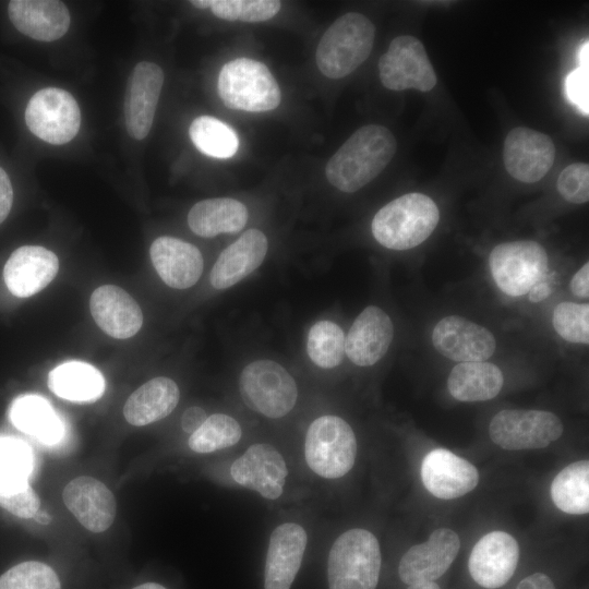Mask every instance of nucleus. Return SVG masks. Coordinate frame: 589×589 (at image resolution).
<instances>
[{
  "label": "nucleus",
  "mask_w": 589,
  "mask_h": 589,
  "mask_svg": "<svg viewBox=\"0 0 589 589\" xmlns=\"http://www.w3.org/2000/svg\"><path fill=\"white\" fill-rule=\"evenodd\" d=\"M397 148L385 127L368 124L358 129L328 160V182L345 193H353L375 179L390 163Z\"/></svg>",
  "instance_id": "f257e3e1"
},
{
  "label": "nucleus",
  "mask_w": 589,
  "mask_h": 589,
  "mask_svg": "<svg viewBox=\"0 0 589 589\" xmlns=\"http://www.w3.org/2000/svg\"><path fill=\"white\" fill-rule=\"evenodd\" d=\"M438 220V207L430 196L407 193L380 208L371 229L374 239L384 248L405 251L424 242Z\"/></svg>",
  "instance_id": "f03ea898"
},
{
  "label": "nucleus",
  "mask_w": 589,
  "mask_h": 589,
  "mask_svg": "<svg viewBox=\"0 0 589 589\" xmlns=\"http://www.w3.org/2000/svg\"><path fill=\"white\" fill-rule=\"evenodd\" d=\"M382 554L378 540L369 530L353 528L332 544L327 558L329 589H375Z\"/></svg>",
  "instance_id": "7ed1b4c3"
},
{
  "label": "nucleus",
  "mask_w": 589,
  "mask_h": 589,
  "mask_svg": "<svg viewBox=\"0 0 589 589\" xmlns=\"http://www.w3.org/2000/svg\"><path fill=\"white\" fill-rule=\"evenodd\" d=\"M375 37L373 23L363 14L349 12L323 34L316 49V64L329 79L352 73L370 56Z\"/></svg>",
  "instance_id": "20e7f679"
},
{
  "label": "nucleus",
  "mask_w": 589,
  "mask_h": 589,
  "mask_svg": "<svg viewBox=\"0 0 589 589\" xmlns=\"http://www.w3.org/2000/svg\"><path fill=\"white\" fill-rule=\"evenodd\" d=\"M357 450L356 434L341 417L320 416L306 430L304 459L320 478L334 480L346 476L354 466Z\"/></svg>",
  "instance_id": "39448f33"
},
{
  "label": "nucleus",
  "mask_w": 589,
  "mask_h": 589,
  "mask_svg": "<svg viewBox=\"0 0 589 589\" xmlns=\"http://www.w3.org/2000/svg\"><path fill=\"white\" fill-rule=\"evenodd\" d=\"M239 394L252 411L268 418L289 414L298 400V385L279 362L259 359L248 363L238 381Z\"/></svg>",
  "instance_id": "423d86ee"
},
{
  "label": "nucleus",
  "mask_w": 589,
  "mask_h": 589,
  "mask_svg": "<svg viewBox=\"0 0 589 589\" xmlns=\"http://www.w3.org/2000/svg\"><path fill=\"white\" fill-rule=\"evenodd\" d=\"M217 89L223 103L236 110L262 112L278 107L280 88L268 68L250 58H237L220 70Z\"/></svg>",
  "instance_id": "0eeeda50"
},
{
  "label": "nucleus",
  "mask_w": 589,
  "mask_h": 589,
  "mask_svg": "<svg viewBox=\"0 0 589 589\" xmlns=\"http://www.w3.org/2000/svg\"><path fill=\"white\" fill-rule=\"evenodd\" d=\"M489 268L503 293L521 297L544 277L549 256L545 249L533 240L503 242L491 251Z\"/></svg>",
  "instance_id": "6e6552de"
},
{
  "label": "nucleus",
  "mask_w": 589,
  "mask_h": 589,
  "mask_svg": "<svg viewBox=\"0 0 589 589\" xmlns=\"http://www.w3.org/2000/svg\"><path fill=\"white\" fill-rule=\"evenodd\" d=\"M563 430L561 419L553 412L503 409L492 418L489 435L506 450L537 449L556 441Z\"/></svg>",
  "instance_id": "1a4fd4ad"
},
{
  "label": "nucleus",
  "mask_w": 589,
  "mask_h": 589,
  "mask_svg": "<svg viewBox=\"0 0 589 589\" xmlns=\"http://www.w3.org/2000/svg\"><path fill=\"white\" fill-rule=\"evenodd\" d=\"M29 131L49 144L70 142L81 127V111L74 97L67 91L47 87L36 92L25 110Z\"/></svg>",
  "instance_id": "9d476101"
},
{
  "label": "nucleus",
  "mask_w": 589,
  "mask_h": 589,
  "mask_svg": "<svg viewBox=\"0 0 589 589\" xmlns=\"http://www.w3.org/2000/svg\"><path fill=\"white\" fill-rule=\"evenodd\" d=\"M378 72L382 84L392 91H431L437 82L435 71L423 44L416 37L404 35L394 38L380 58Z\"/></svg>",
  "instance_id": "9b49d317"
},
{
  "label": "nucleus",
  "mask_w": 589,
  "mask_h": 589,
  "mask_svg": "<svg viewBox=\"0 0 589 589\" xmlns=\"http://www.w3.org/2000/svg\"><path fill=\"white\" fill-rule=\"evenodd\" d=\"M230 476L240 486L268 501L278 500L288 478L283 454L271 443L250 445L230 466Z\"/></svg>",
  "instance_id": "f8f14e48"
},
{
  "label": "nucleus",
  "mask_w": 589,
  "mask_h": 589,
  "mask_svg": "<svg viewBox=\"0 0 589 589\" xmlns=\"http://www.w3.org/2000/svg\"><path fill=\"white\" fill-rule=\"evenodd\" d=\"M432 345L443 357L460 363L486 361L496 349L495 337L486 327L459 315L435 324Z\"/></svg>",
  "instance_id": "ddd939ff"
},
{
  "label": "nucleus",
  "mask_w": 589,
  "mask_h": 589,
  "mask_svg": "<svg viewBox=\"0 0 589 589\" xmlns=\"http://www.w3.org/2000/svg\"><path fill=\"white\" fill-rule=\"evenodd\" d=\"M554 159L555 145L549 135L526 127L514 128L506 135L503 160L514 179L537 182L549 172Z\"/></svg>",
  "instance_id": "4468645a"
},
{
  "label": "nucleus",
  "mask_w": 589,
  "mask_h": 589,
  "mask_svg": "<svg viewBox=\"0 0 589 589\" xmlns=\"http://www.w3.org/2000/svg\"><path fill=\"white\" fill-rule=\"evenodd\" d=\"M459 549L458 534L452 529L438 528L425 542L411 546L402 555L399 577L408 586L435 581L450 567Z\"/></svg>",
  "instance_id": "2eb2a0df"
},
{
  "label": "nucleus",
  "mask_w": 589,
  "mask_h": 589,
  "mask_svg": "<svg viewBox=\"0 0 589 589\" xmlns=\"http://www.w3.org/2000/svg\"><path fill=\"white\" fill-rule=\"evenodd\" d=\"M518 557L516 539L504 531H492L474 544L468 561L469 573L481 587L496 589L512 578Z\"/></svg>",
  "instance_id": "dca6fc26"
},
{
  "label": "nucleus",
  "mask_w": 589,
  "mask_h": 589,
  "mask_svg": "<svg viewBox=\"0 0 589 589\" xmlns=\"http://www.w3.org/2000/svg\"><path fill=\"white\" fill-rule=\"evenodd\" d=\"M308 544L305 529L292 521L274 528L264 568V589H290L301 567Z\"/></svg>",
  "instance_id": "f3484780"
},
{
  "label": "nucleus",
  "mask_w": 589,
  "mask_h": 589,
  "mask_svg": "<svg viewBox=\"0 0 589 589\" xmlns=\"http://www.w3.org/2000/svg\"><path fill=\"white\" fill-rule=\"evenodd\" d=\"M164 84L159 65L143 61L137 63L128 81L124 97V118L129 134L143 140L151 131Z\"/></svg>",
  "instance_id": "a211bd4d"
},
{
  "label": "nucleus",
  "mask_w": 589,
  "mask_h": 589,
  "mask_svg": "<svg viewBox=\"0 0 589 589\" xmlns=\"http://www.w3.org/2000/svg\"><path fill=\"white\" fill-rule=\"evenodd\" d=\"M394 338L389 315L376 305L364 308L349 328L345 354L358 366H372L388 351Z\"/></svg>",
  "instance_id": "6ab92c4d"
},
{
  "label": "nucleus",
  "mask_w": 589,
  "mask_h": 589,
  "mask_svg": "<svg viewBox=\"0 0 589 589\" xmlns=\"http://www.w3.org/2000/svg\"><path fill=\"white\" fill-rule=\"evenodd\" d=\"M65 507L77 521L92 532H103L117 514L115 495L98 479L81 476L72 479L62 491Z\"/></svg>",
  "instance_id": "aec40b11"
},
{
  "label": "nucleus",
  "mask_w": 589,
  "mask_h": 589,
  "mask_svg": "<svg viewBox=\"0 0 589 589\" xmlns=\"http://www.w3.org/2000/svg\"><path fill=\"white\" fill-rule=\"evenodd\" d=\"M420 474L425 489L442 500L462 496L479 482L477 468L445 448H436L425 455Z\"/></svg>",
  "instance_id": "412c9836"
},
{
  "label": "nucleus",
  "mask_w": 589,
  "mask_h": 589,
  "mask_svg": "<svg viewBox=\"0 0 589 589\" xmlns=\"http://www.w3.org/2000/svg\"><path fill=\"white\" fill-rule=\"evenodd\" d=\"M58 269L59 260L52 251L39 245H24L4 264L3 280L12 294L28 298L46 288Z\"/></svg>",
  "instance_id": "4be33fe9"
},
{
  "label": "nucleus",
  "mask_w": 589,
  "mask_h": 589,
  "mask_svg": "<svg viewBox=\"0 0 589 589\" xmlns=\"http://www.w3.org/2000/svg\"><path fill=\"white\" fill-rule=\"evenodd\" d=\"M268 251V240L259 229H249L217 257L209 274L217 290L233 287L257 269Z\"/></svg>",
  "instance_id": "5701e85b"
},
{
  "label": "nucleus",
  "mask_w": 589,
  "mask_h": 589,
  "mask_svg": "<svg viewBox=\"0 0 589 589\" xmlns=\"http://www.w3.org/2000/svg\"><path fill=\"white\" fill-rule=\"evenodd\" d=\"M149 254L157 274L171 288L188 289L201 278L204 260L192 243L163 236L153 241Z\"/></svg>",
  "instance_id": "b1692460"
},
{
  "label": "nucleus",
  "mask_w": 589,
  "mask_h": 589,
  "mask_svg": "<svg viewBox=\"0 0 589 589\" xmlns=\"http://www.w3.org/2000/svg\"><path fill=\"white\" fill-rule=\"evenodd\" d=\"M89 308L99 328L113 338H130L143 325V313L137 302L115 285L96 288L91 296Z\"/></svg>",
  "instance_id": "393cba45"
},
{
  "label": "nucleus",
  "mask_w": 589,
  "mask_h": 589,
  "mask_svg": "<svg viewBox=\"0 0 589 589\" xmlns=\"http://www.w3.org/2000/svg\"><path fill=\"white\" fill-rule=\"evenodd\" d=\"M8 14L17 31L40 41L59 39L70 26L68 8L56 0H13Z\"/></svg>",
  "instance_id": "a878e982"
},
{
  "label": "nucleus",
  "mask_w": 589,
  "mask_h": 589,
  "mask_svg": "<svg viewBox=\"0 0 589 589\" xmlns=\"http://www.w3.org/2000/svg\"><path fill=\"white\" fill-rule=\"evenodd\" d=\"M180 390L177 383L166 376L149 380L133 392L123 407L125 420L144 426L169 416L177 407Z\"/></svg>",
  "instance_id": "bb28decb"
},
{
  "label": "nucleus",
  "mask_w": 589,
  "mask_h": 589,
  "mask_svg": "<svg viewBox=\"0 0 589 589\" xmlns=\"http://www.w3.org/2000/svg\"><path fill=\"white\" fill-rule=\"evenodd\" d=\"M249 213L243 203L231 197H214L197 202L188 214L190 229L203 238L242 230Z\"/></svg>",
  "instance_id": "cd10ccee"
},
{
  "label": "nucleus",
  "mask_w": 589,
  "mask_h": 589,
  "mask_svg": "<svg viewBox=\"0 0 589 589\" xmlns=\"http://www.w3.org/2000/svg\"><path fill=\"white\" fill-rule=\"evenodd\" d=\"M503 384L500 368L486 361L458 363L447 378L449 394L465 402L490 400L500 394Z\"/></svg>",
  "instance_id": "c85d7f7f"
},
{
  "label": "nucleus",
  "mask_w": 589,
  "mask_h": 589,
  "mask_svg": "<svg viewBox=\"0 0 589 589\" xmlns=\"http://www.w3.org/2000/svg\"><path fill=\"white\" fill-rule=\"evenodd\" d=\"M48 387L57 396L73 402H94L105 392L103 374L86 362H64L48 375Z\"/></svg>",
  "instance_id": "c756f323"
},
{
  "label": "nucleus",
  "mask_w": 589,
  "mask_h": 589,
  "mask_svg": "<svg viewBox=\"0 0 589 589\" xmlns=\"http://www.w3.org/2000/svg\"><path fill=\"white\" fill-rule=\"evenodd\" d=\"M12 423L44 444L52 445L63 435V426L50 404L37 395L16 398L10 409Z\"/></svg>",
  "instance_id": "7c9ffc66"
},
{
  "label": "nucleus",
  "mask_w": 589,
  "mask_h": 589,
  "mask_svg": "<svg viewBox=\"0 0 589 589\" xmlns=\"http://www.w3.org/2000/svg\"><path fill=\"white\" fill-rule=\"evenodd\" d=\"M554 505L566 514L584 515L589 512V462H572L554 478L550 489Z\"/></svg>",
  "instance_id": "2f4dec72"
},
{
  "label": "nucleus",
  "mask_w": 589,
  "mask_h": 589,
  "mask_svg": "<svg viewBox=\"0 0 589 589\" xmlns=\"http://www.w3.org/2000/svg\"><path fill=\"white\" fill-rule=\"evenodd\" d=\"M189 135L200 152L214 158L232 157L239 147L233 129L211 116L195 118L189 128Z\"/></svg>",
  "instance_id": "473e14b6"
},
{
  "label": "nucleus",
  "mask_w": 589,
  "mask_h": 589,
  "mask_svg": "<svg viewBox=\"0 0 589 589\" xmlns=\"http://www.w3.org/2000/svg\"><path fill=\"white\" fill-rule=\"evenodd\" d=\"M243 434L238 420L226 413H214L190 435L188 445L197 454H209L239 443Z\"/></svg>",
  "instance_id": "72a5a7b5"
},
{
  "label": "nucleus",
  "mask_w": 589,
  "mask_h": 589,
  "mask_svg": "<svg viewBox=\"0 0 589 589\" xmlns=\"http://www.w3.org/2000/svg\"><path fill=\"white\" fill-rule=\"evenodd\" d=\"M32 469V452L25 443L11 437H0V495L27 488Z\"/></svg>",
  "instance_id": "f704fd0d"
},
{
  "label": "nucleus",
  "mask_w": 589,
  "mask_h": 589,
  "mask_svg": "<svg viewBox=\"0 0 589 589\" xmlns=\"http://www.w3.org/2000/svg\"><path fill=\"white\" fill-rule=\"evenodd\" d=\"M342 328L329 320L315 322L306 337V353L318 368L329 370L338 366L345 356Z\"/></svg>",
  "instance_id": "c9c22d12"
},
{
  "label": "nucleus",
  "mask_w": 589,
  "mask_h": 589,
  "mask_svg": "<svg viewBox=\"0 0 589 589\" xmlns=\"http://www.w3.org/2000/svg\"><path fill=\"white\" fill-rule=\"evenodd\" d=\"M0 589H61L56 572L45 563H20L0 576Z\"/></svg>",
  "instance_id": "e433bc0d"
},
{
  "label": "nucleus",
  "mask_w": 589,
  "mask_h": 589,
  "mask_svg": "<svg viewBox=\"0 0 589 589\" xmlns=\"http://www.w3.org/2000/svg\"><path fill=\"white\" fill-rule=\"evenodd\" d=\"M555 332L566 341L589 344V304L563 301L555 305L552 314Z\"/></svg>",
  "instance_id": "4c0bfd02"
},
{
  "label": "nucleus",
  "mask_w": 589,
  "mask_h": 589,
  "mask_svg": "<svg viewBox=\"0 0 589 589\" xmlns=\"http://www.w3.org/2000/svg\"><path fill=\"white\" fill-rule=\"evenodd\" d=\"M276 0H211V10L219 19L241 22H263L280 10Z\"/></svg>",
  "instance_id": "58836bf2"
},
{
  "label": "nucleus",
  "mask_w": 589,
  "mask_h": 589,
  "mask_svg": "<svg viewBox=\"0 0 589 589\" xmlns=\"http://www.w3.org/2000/svg\"><path fill=\"white\" fill-rule=\"evenodd\" d=\"M557 191L572 204H585L589 201V166L574 163L567 166L557 179Z\"/></svg>",
  "instance_id": "ea45409f"
},
{
  "label": "nucleus",
  "mask_w": 589,
  "mask_h": 589,
  "mask_svg": "<svg viewBox=\"0 0 589 589\" xmlns=\"http://www.w3.org/2000/svg\"><path fill=\"white\" fill-rule=\"evenodd\" d=\"M0 506L20 518H34L40 507V500L31 485L22 491L0 495Z\"/></svg>",
  "instance_id": "a19ab883"
},
{
  "label": "nucleus",
  "mask_w": 589,
  "mask_h": 589,
  "mask_svg": "<svg viewBox=\"0 0 589 589\" xmlns=\"http://www.w3.org/2000/svg\"><path fill=\"white\" fill-rule=\"evenodd\" d=\"M589 67L579 65L573 70L565 81L568 100L585 115H589Z\"/></svg>",
  "instance_id": "79ce46f5"
},
{
  "label": "nucleus",
  "mask_w": 589,
  "mask_h": 589,
  "mask_svg": "<svg viewBox=\"0 0 589 589\" xmlns=\"http://www.w3.org/2000/svg\"><path fill=\"white\" fill-rule=\"evenodd\" d=\"M12 203V184L7 172L0 167V224L8 217Z\"/></svg>",
  "instance_id": "37998d69"
},
{
  "label": "nucleus",
  "mask_w": 589,
  "mask_h": 589,
  "mask_svg": "<svg viewBox=\"0 0 589 589\" xmlns=\"http://www.w3.org/2000/svg\"><path fill=\"white\" fill-rule=\"evenodd\" d=\"M572 292L581 299L589 297V264L586 262L572 277L569 283Z\"/></svg>",
  "instance_id": "c03bdc74"
},
{
  "label": "nucleus",
  "mask_w": 589,
  "mask_h": 589,
  "mask_svg": "<svg viewBox=\"0 0 589 589\" xmlns=\"http://www.w3.org/2000/svg\"><path fill=\"white\" fill-rule=\"evenodd\" d=\"M206 419L205 411L200 407L187 409L181 419V426L187 433H193Z\"/></svg>",
  "instance_id": "a18cd8bd"
},
{
  "label": "nucleus",
  "mask_w": 589,
  "mask_h": 589,
  "mask_svg": "<svg viewBox=\"0 0 589 589\" xmlns=\"http://www.w3.org/2000/svg\"><path fill=\"white\" fill-rule=\"evenodd\" d=\"M516 589H556L553 581L543 573H536L524 578Z\"/></svg>",
  "instance_id": "49530a36"
},
{
  "label": "nucleus",
  "mask_w": 589,
  "mask_h": 589,
  "mask_svg": "<svg viewBox=\"0 0 589 589\" xmlns=\"http://www.w3.org/2000/svg\"><path fill=\"white\" fill-rule=\"evenodd\" d=\"M552 292L550 285L545 281H539L527 293L531 302L538 303L545 300Z\"/></svg>",
  "instance_id": "de8ad7c7"
},
{
  "label": "nucleus",
  "mask_w": 589,
  "mask_h": 589,
  "mask_svg": "<svg viewBox=\"0 0 589 589\" xmlns=\"http://www.w3.org/2000/svg\"><path fill=\"white\" fill-rule=\"evenodd\" d=\"M579 65L589 67V41L586 40L578 51Z\"/></svg>",
  "instance_id": "09e8293b"
},
{
  "label": "nucleus",
  "mask_w": 589,
  "mask_h": 589,
  "mask_svg": "<svg viewBox=\"0 0 589 589\" xmlns=\"http://www.w3.org/2000/svg\"><path fill=\"white\" fill-rule=\"evenodd\" d=\"M407 589H440V587L435 581H428L410 585Z\"/></svg>",
  "instance_id": "8fccbe9b"
},
{
  "label": "nucleus",
  "mask_w": 589,
  "mask_h": 589,
  "mask_svg": "<svg viewBox=\"0 0 589 589\" xmlns=\"http://www.w3.org/2000/svg\"><path fill=\"white\" fill-rule=\"evenodd\" d=\"M34 519L41 525H47L50 522V517L45 512L38 510L34 516Z\"/></svg>",
  "instance_id": "3c124183"
},
{
  "label": "nucleus",
  "mask_w": 589,
  "mask_h": 589,
  "mask_svg": "<svg viewBox=\"0 0 589 589\" xmlns=\"http://www.w3.org/2000/svg\"><path fill=\"white\" fill-rule=\"evenodd\" d=\"M133 589H167V588H165L164 586H161L159 584H156V582H146V584H142L140 586H136Z\"/></svg>",
  "instance_id": "603ef678"
},
{
  "label": "nucleus",
  "mask_w": 589,
  "mask_h": 589,
  "mask_svg": "<svg viewBox=\"0 0 589 589\" xmlns=\"http://www.w3.org/2000/svg\"><path fill=\"white\" fill-rule=\"evenodd\" d=\"M190 3L199 9L211 8V0H193Z\"/></svg>",
  "instance_id": "864d4df0"
}]
</instances>
